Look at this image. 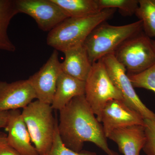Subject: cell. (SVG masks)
Wrapping results in <instances>:
<instances>
[{
	"label": "cell",
	"instance_id": "cell-1",
	"mask_svg": "<svg viewBox=\"0 0 155 155\" xmlns=\"http://www.w3.org/2000/svg\"><path fill=\"white\" fill-rule=\"evenodd\" d=\"M58 129L63 143L79 152L90 142L107 155H119L108 146L103 126L90 107L84 95L75 97L60 111Z\"/></svg>",
	"mask_w": 155,
	"mask_h": 155
},
{
	"label": "cell",
	"instance_id": "cell-2",
	"mask_svg": "<svg viewBox=\"0 0 155 155\" xmlns=\"http://www.w3.org/2000/svg\"><path fill=\"white\" fill-rule=\"evenodd\" d=\"M116 11L115 9H106L90 17L67 18L49 32L47 43L62 52L82 45L91 32L97 25L110 19Z\"/></svg>",
	"mask_w": 155,
	"mask_h": 155
},
{
	"label": "cell",
	"instance_id": "cell-3",
	"mask_svg": "<svg viewBox=\"0 0 155 155\" xmlns=\"http://www.w3.org/2000/svg\"><path fill=\"white\" fill-rule=\"evenodd\" d=\"M142 31V22L139 20L119 26L103 22L89 35L83 45L93 64L108 55L114 54L124 41Z\"/></svg>",
	"mask_w": 155,
	"mask_h": 155
},
{
	"label": "cell",
	"instance_id": "cell-4",
	"mask_svg": "<svg viewBox=\"0 0 155 155\" xmlns=\"http://www.w3.org/2000/svg\"><path fill=\"white\" fill-rule=\"evenodd\" d=\"M53 110L51 105L37 100L30 103L22 112L31 141L39 155L46 153L52 144L58 122Z\"/></svg>",
	"mask_w": 155,
	"mask_h": 155
},
{
	"label": "cell",
	"instance_id": "cell-5",
	"mask_svg": "<svg viewBox=\"0 0 155 155\" xmlns=\"http://www.w3.org/2000/svg\"><path fill=\"white\" fill-rule=\"evenodd\" d=\"M84 96L100 122L103 109L109 101H123L121 92L112 82L102 59L92 64L85 81Z\"/></svg>",
	"mask_w": 155,
	"mask_h": 155
},
{
	"label": "cell",
	"instance_id": "cell-6",
	"mask_svg": "<svg viewBox=\"0 0 155 155\" xmlns=\"http://www.w3.org/2000/svg\"><path fill=\"white\" fill-rule=\"evenodd\" d=\"M114 54L127 74L143 72L155 64V50L152 40L143 31L124 41Z\"/></svg>",
	"mask_w": 155,
	"mask_h": 155
},
{
	"label": "cell",
	"instance_id": "cell-7",
	"mask_svg": "<svg viewBox=\"0 0 155 155\" xmlns=\"http://www.w3.org/2000/svg\"><path fill=\"white\" fill-rule=\"evenodd\" d=\"M101 59L112 82L121 92L124 102L144 119H155V114L147 107L139 97L126 74V69L117 61L114 54L108 55Z\"/></svg>",
	"mask_w": 155,
	"mask_h": 155
},
{
	"label": "cell",
	"instance_id": "cell-8",
	"mask_svg": "<svg viewBox=\"0 0 155 155\" xmlns=\"http://www.w3.org/2000/svg\"><path fill=\"white\" fill-rule=\"evenodd\" d=\"M18 13L27 14L43 31H51L68 17L52 0H15Z\"/></svg>",
	"mask_w": 155,
	"mask_h": 155
},
{
	"label": "cell",
	"instance_id": "cell-9",
	"mask_svg": "<svg viewBox=\"0 0 155 155\" xmlns=\"http://www.w3.org/2000/svg\"><path fill=\"white\" fill-rule=\"evenodd\" d=\"M62 72L58 51L54 50L46 63L28 79L38 101L51 104L57 81Z\"/></svg>",
	"mask_w": 155,
	"mask_h": 155
},
{
	"label": "cell",
	"instance_id": "cell-10",
	"mask_svg": "<svg viewBox=\"0 0 155 155\" xmlns=\"http://www.w3.org/2000/svg\"><path fill=\"white\" fill-rule=\"evenodd\" d=\"M144 118L122 100L109 101L103 109L101 123L107 138L118 128L134 125H144Z\"/></svg>",
	"mask_w": 155,
	"mask_h": 155
},
{
	"label": "cell",
	"instance_id": "cell-11",
	"mask_svg": "<svg viewBox=\"0 0 155 155\" xmlns=\"http://www.w3.org/2000/svg\"><path fill=\"white\" fill-rule=\"evenodd\" d=\"M35 98L36 94L28 79L10 83L0 81V111L24 109Z\"/></svg>",
	"mask_w": 155,
	"mask_h": 155
},
{
	"label": "cell",
	"instance_id": "cell-12",
	"mask_svg": "<svg viewBox=\"0 0 155 155\" xmlns=\"http://www.w3.org/2000/svg\"><path fill=\"white\" fill-rule=\"evenodd\" d=\"M5 129L9 144L22 155H39L31 143L30 134L19 110L9 111Z\"/></svg>",
	"mask_w": 155,
	"mask_h": 155
},
{
	"label": "cell",
	"instance_id": "cell-13",
	"mask_svg": "<svg viewBox=\"0 0 155 155\" xmlns=\"http://www.w3.org/2000/svg\"><path fill=\"white\" fill-rule=\"evenodd\" d=\"M124 155H140L146 140L144 126L134 125L118 128L108 136Z\"/></svg>",
	"mask_w": 155,
	"mask_h": 155
},
{
	"label": "cell",
	"instance_id": "cell-14",
	"mask_svg": "<svg viewBox=\"0 0 155 155\" xmlns=\"http://www.w3.org/2000/svg\"><path fill=\"white\" fill-rule=\"evenodd\" d=\"M85 94V81L79 80L62 72L57 81L55 92L51 106L60 111L75 97Z\"/></svg>",
	"mask_w": 155,
	"mask_h": 155
},
{
	"label": "cell",
	"instance_id": "cell-15",
	"mask_svg": "<svg viewBox=\"0 0 155 155\" xmlns=\"http://www.w3.org/2000/svg\"><path fill=\"white\" fill-rule=\"evenodd\" d=\"M64 62L61 63L62 72L85 81L90 72L92 64L90 61L85 48L82 45L72 48L63 52Z\"/></svg>",
	"mask_w": 155,
	"mask_h": 155
},
{
	"label": "cell",
	"instance_id": "cell-16",
	"mask_svg": "<svg viewBox=\"0 0 155 155\" xmlns=\"http://www.w3.org/2000/svg\"><path fill=\"white\" fill-rule=\"evenodd\" d=\"M68 17L83 18L98 14L101 11L97 0H52ZM103 11V10H102Z\"/></svg>",
	"mask_w": 155,
	"mask_h": 155
},
{
	"label": "cell",
	"instance_id": "cell-17",
	"mask_svg": "<svg viewBox=\"0 0 155 155\" xmlns=\"http://www.w3.org/2000/svg\"><path fill=\"white\" fill-rule=\"evenodd\" d=\"M18 14L15 0H0V50L14 52L16 47L9 38L8 29L11 19Z\"/></svg>",
	"mask_w": 155,
	"mask_h": 155
},
{
	"label": "cell",
	"instance_id": "cell-18",
	"mask_svg": "<svg viewBox=\"0 0 155 155\" xmlns=\"http://www.w3.org/2000/svg\"><path fill=\"white\" fill-rule=\"evenodd\" d=\"M135 15L142 22L145 34L150 38H155V0H139Z\"/></svg>",
	"mask_w": 155,
	"mask_h": 155
},
{
	"label": "cell",
	"instance_id": "cell-19",
	"mask_svg": "<svg viewBox=\"0 0 155 155\" xmlns=\"http://www.w3.org/2000/svg\"><path fill=\"white\" fill-rule=\"evenodd\" d=\"M101 11L106 9H118L123 16H131L138 8L139 0H97Z\"/></svg>",
	"mask_w": 155,
	"mask_h": 155
},
{
	"label": "cell",
	"instance_id": "cell-20",
	"mask_svg": "<svg viewBox=\"0 0 155 155\" xmlns=\"http://www.w3.org/2000/svg\"><path fill=\"white\" fill-rule=\"evenodd\" d=\"M127 75L134 88L146 89L155 93V64L143 72Z\"/></svg>",
	"mask_w": 155,
	"mask_h": 155
},
{
	"label": "cell",
	"instance_id": "cell-21",
	"mask_svg": "<svg viewBox=\"0 0 155 155\" xmlns=\"http://www.w3.org/2000/svg\"><path fill=\"white\" fill-rule=\"evenodd\" d=\"M58 123L56 125L52 144L49 150L44 155H97L96 153L82 150L79 152L74 151L67 147L63 143L60 137L58 129Z\"/></svg>",
	"mask_w": 155,
	"mask_h": 155
},
{
	"label": "cell",
	"instance_id": "cell-22",
	"mask_svg": "<svg viewBox=\"0 0 155 155\" xmlns=\"http://www.w3.org/2000/svg\"><path fill=\"white\" fill-rule=\"evenodd\" d=\"M145 143L143 150L147 155H155V119H145Z\"/></svg>",
	"mask_w": 155,
	"mask_h": 155
},
{
	"label": "cell",
	"instance_id": "cell-23",
	"mask_svg": "<svg viewBox=\"0 0 155 155\" xmlns=\"http://www.w3.org/2000/svg\"><path fill=\"white\" fill-rule=\"evenodd\" d=\"M0 155H22L9 144L7 134L0 132Z\"/></svg>",
	"mask_w": 155,
	"mask_h": 155
},
{
	"label": "cell",
	"instance_id": "cell-24",
	"mask_svg": "<svg viewBox=\"0 0 155 155\" xmlns=\"http://www.w3.org/2000/svg\"><path fill=\"white\" fill-rule=\"evenodd\" d=\"M9 111H0V128H5L8 120Z\"/></svg>",
	"mask_w": 155,
	"mask_h": 155
},
{
	"label": "cell",
	"instance_id": "cell-25",
	"mask_svg": "<svg viewBox=\"0 0 155 155\" xmlns=\"http://www.w3.org/2000/svg\"><path fill=\"white\" fill-rule=\"evenodd\" d=\"M152 42L153 46L155 50V40H152Z\"/></svg>",
	"mask_w": 155,
	"mask_h": 155
}]
</instances>
